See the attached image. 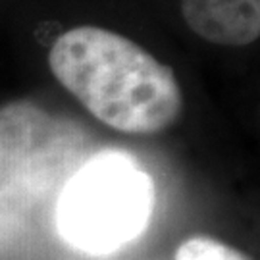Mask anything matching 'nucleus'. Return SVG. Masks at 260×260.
I'll use <instances>...</instances> for the list:
<instances>
[{
  "label": "nucleus",
  "instance_id": "1",
  "mask_svg": "<svg viewBox=\"0 0 260 260\" xmlns=\"http://www.w3.org/2000/svg\"><path fill=\"white\" fill-rule=\"evenodd\" d=\"M48 66L96 120L123 133H160L183 108L174 70L108 29H68L52 43Z\"/></svg>",
  "mask_w": 260,
  "mask_h": 260
},
{
  "label": "nucleus",
  "instance_id": "2",
  "mask_svg": "<svg viewBox=\"0 0 260 260\" xmlns=\"http://www.w3.org/2000/svg\"><path fill=\"white\" fill-rule=\"evenodd\" d=\"M152 208V177L129 154L104 150L66 181L56 203V228L72 249L103 256L137 239Z\"/></svg>",
  "mask_w": 260,
  "mask_h": 260
},
{
  "label": "nucleus",
  "instance_id": "3",
  "mask_svg": "<svg viewBox=\"0 0 260 260\" xmlns=\"http://www.w3.org/2000/svg\"><path fill=\"white\" fill-rule=\"evenodd\" d=\"M181 16L214 45L245 47L260 35V0H181Z\"/></svg>",
  "mask_w": 260,
  "mask_h": 260
},
{
  "label": "nucleus",
  "instance_id": "4",
  "mask_svg": "<svg viewBox=\"0 0 260 260\" xmlns=\"http://www.w3.org/2000/svg\"><path fill=\"white\" fill-rule=\"evenodd\" d=\"M174 260H251L245 252L233 249L225 243L197 235L179 245Z\"/></svg>",
  "mask_w": 260,
  "mask_h": 260
}]
</instances>
